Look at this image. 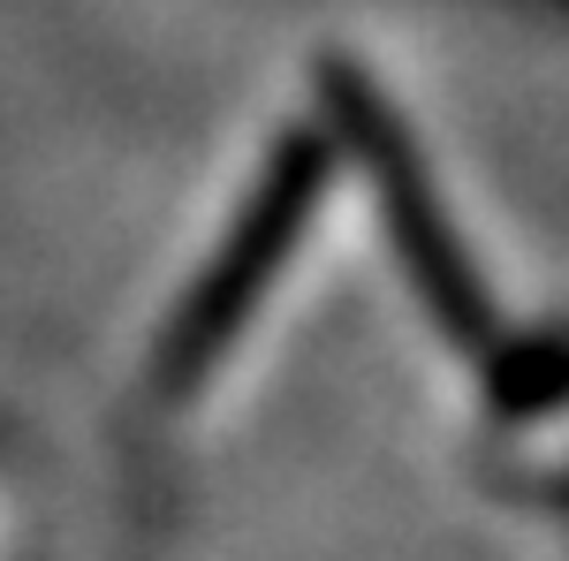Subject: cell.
I'll return each mask as SVG.
<instances>
[{"mask_svg":"<svg viewBox=\"0 0 569 561\" xmlns=\"http://www.w3.org/2000/svg\"><path fill=\"white\" fill-rule=\"evenodd\" d=\"M327 174H335V144L319 130H297L266 152L251 198L236 206L228 236L213 243V259L198 266V281L182 289L176 319H168V334L152 349V388L168 402H190L198 388H213V372L259 327L266 297L281 289V273L297 266V251L319 228Z\"/></svg>","mask_w":569,"mask_h":561,"instance_id":"obj_1","label":"cell"},{"mask_svg":"<svg viewBox=\"0 0 569 561\" xmlns=\"http://www.w3.org/2000/svg\"><path fill=\"white\" fill-rule=\"evenodd\" d=\"M319 91H327V130H335L327 144L350 152L357 168H365L372 206L388 220V243H395V259H402V273H410V289H418V303H426V319L456 349L463 342L479 349L493 334V297H486V281L471 273V251H463L448 206L433 198V174L418 160L410 130L388 114V99L357 77V61H327Z\"/></svg>","mask_w":569,"mask_h":561,"instance_id":"obj_2","label":"cell"}]
</instances>
